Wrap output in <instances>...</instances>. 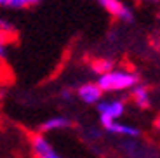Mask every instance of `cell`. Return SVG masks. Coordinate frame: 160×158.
I'll return each instance as SVG.
<instances>
[{"mask_svg": "<svg viewBox=\"0 0 160 158\" xmlns=\"http://www.w3.org/2000/svg\"><path fill=\"white\" fill-rule=\"evenodd\" d=\"M158 21H160V12H158Z\"/></svg>", "mask_w": 160, "mask_h": 158, "instance_id": "cell-15", "label": "cell"}, {"mask_svg": "<svg viewBox=\"0 0 160 158\" xmlns=\"http://www.w3.org/2000/svg\"><path fill=\"white\" fill-rule=\"evenodd\" d=\"M113 68V63L108 59H104V61H99V63L94 64V70H96V73L99 75V73H104V71H110Z\"/></svg>", "mask_w": 160, "mask_h": 158, "instance_id": "cell-11", "label": "cell"}, {"mask_svg": "<svg viewBox=\"0 0 160 158\" xmlns=\"http://www.w3.org/2000/svg\"><path fill=\"white\" fill-rule=\"evenodd\" d=\"M70 127H72V118L70 116H66V115H54V116H49V118H45L40 123L38 132L47 136V134H52V132L66 131Z\"/></svg>", "mask_w": 160, "mask_h": 158, "instance_id": "cell-6", "label": "cell"}, {"mask_svg": "<svg viewBox=\"0 0 160 158\" xmlns=\"http://www.w3.org/2000/svg\"><path fill=\"white\" fill-rule=\"evenodd\" d=\"M98 87L103 94H115V92H129L134 85L139 83L138 73L125 68H112L110 71H104L98 75Z\"/></svg>", "mask_w": 160, "mask_h": 158, "instance_id": "cell-1", "label": "cell"}, {"mask_svg": "<svg viewBox=\"0 0 160 158\" xmlns=\"http://www.w3.org/2000/svg\"><path fill=\"white\" fill-rule=\"evenodd\" d=\"M0 32L4 33L7 38L12 35H16V26H14V23L7 16H0Z\"/></svg>", "mask_w": 160, "mask_h": 158, "instance_id": "cell-10", "label": "cell"}, {"mask_svg": "<svg viewBox=\"0 0 160 158\" xmlns=\"http://www.w3.org/2000/svg\"><path fill=\"white\" fill-rule=\"evenodd\" d=\"M30 146H32V153L35 158H66L52 146V142L47 139V136L40 134V132L32 136Z\"/></svg>", "mask_w": 160, "mask_h": 158, "instance_id": "cell-3", "label": "cell"}, {"mask_svg": "<svg viewBox=\"0 0 160 158\" xmlns=\"http://www.w3.org/2000/svg\"><path fill=\"white\" fill-rule=\"evenodd\" d=\"M138 2H141V4H148V5H157V4H160V0H138Z\"/></svg>", "mask_w": 160, "mask_h": 158, "instance_id": "cell-13", "label": "cell"}, {"mask_svg": "<svg viewBox=\"0 0 160 158\" xmlns=\"http://www.w3.org/2000/svg\"><path fill=\"white\" fill-rule=\"evenodd\" d=\"M7 59V37L0 32V61Z\"/></svg>", "mask_w": 160, "mask_h": 158, "instance_id": "cell-12", "label": "cell"}, {"mask_svg": "<svg viewBox=\"0 0 160 158\" xmlns=\"http://www.w3.org/2000/svg\"><path fill=\"white\" fill-rule=\"evenodd\" d=\"M155 127H157V129H158V131H160V116H158V118L155 120Z\"/></svg>", "mask_w": 160, "mask_h": 158, "instance_id": "cell-14", "label": "cell"}, {"mask_svg": "<svg viewBox=\"0 0 160 158\" xmlns=\"http://www.w3.org/2000/svg\"><path fill=\"white\" fill-rule=\"evenodd\" d=\"M98 4L108 12L112 17H115L117 21H122V23H131L134 19V14H132V9L129 7L125 2L122 0H96Z\"/></svg>", "mask_w": 160, "mask_h": 158, "instance_id": "cell-4", "label": "cell"}, {"mask_svg": "<svg viewBox=\"0 0 160 158\" xmlns=\"http://www.w3.org/2000/svg\"><path fill=\"white\" fill-rule=\"evenodd\" d=\"M44 0H0V9H9V11H21V9H30L38 5Z\"/></svg>", "mask_w": 160, "mask_h": 158, "instance_id": "cell-9", "label": "cell"}, {"mask_svg": "<svg viewBox=\"0 0 160 158\" xmlns=\"http://www.w3.org/2000/svg\"><path fill=\"white\" fill-rule=\"evenodd\" d=\"M129 92H131L132 103L136 104L139 110H146V108L152 106V94H150V91H148L146 85L138 83V85H134Z\"/></svg>", "mask_w": 160, "mask_h": 158, "instance_id": "cell-8", "label": "cell"}, {"mask_svg": "<svg viewBox=\"0 0 160 158\" xmlns=\"http://www.w3.org/2000/svg\"><path fill=\"white\" fill-rule=\"evenodd\" d=\"M104 131L112 136H118V137H125V139H138L141 136V131L134 125H129V123H124L117 120V122H112L108 125L103 127Z\"/></svg>", "mask_w": 160, "mask_h": 158, "instance_id": "cell-7", "label": "cell"}, {"mask_svg": "<svg viewBox=\"0 0 160 158\" xmlns=\"http://www.w3.org/2000/svg\"><path fill=\"white\" fill-rule=\"evenodd\" d=\"M75 96L82 101L84 104H89V106H96L99 103L101 99H103V92L101 89L98 87L96 82H85L82 85H78L75 91Z\"/></svg>", "mask_w": 160, "mask_h": 158, "instance_id": "cell-5", "label": "cell"}, {"mask_svg": "<svg viewBox=\"0 0 160 158\" xmlns=\"http://www.w3.org/2000/svg\"><path fill=\"white\" fill-rule=\"evenodd\" d=\"M125 108H127V103L122 97L101 99L99 103L96 104V111H98V116H99L101 127L120 120L125 115Z\"/></svg>", "mask_w": 160, "mask_h": 158, "instance_id": "cell-2", "label": "cell"}]
</instances>
